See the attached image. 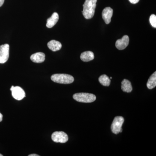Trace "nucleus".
Returning a JSON list of instances; mask_svg holds the SVG:
<instances>
[{"label":"nucleus","mask_w":156,"mask_h":156,"mask_svg":"<svg viewBox=\"0 0 156 156\" xmlns=\"http://www.w3.org/2000/svg\"><path fill=\"white\" fill-rule=\"evenodd\" d=\"M75 100L78 102L91 103L96 100V97L94 94L88 93H78L73 95Z\"/></svg>","instance_id":"nucleus-3"},{"label":"nucleus","mask_w":156,"mask_h":156,"mask_svg":"<svg viewBox=\"0 0 156 156\" xmlns=\"http://www.w3.org/2000/svg\"><path fill=\"white\" fill-rule=\"evenodd\" d=\"M58 15L56 12H54L52 16L47 20V27L48 28L53 27L57 23L58 20Z\"/></svg>","instance_id":"nucleus-11"},{"label":"nucleus","mask_w":156,"mask_h":156,"mask_svg":"<svg viewBox=\"0 0 156 156\" xmlns=\"http://www.w3.org/2000/svg\"><path fill=\"white\" fill-rule=\"evenodd\" d=\"M39 155L36 154H31L29 155V156H39Z\"/></svg>","instance_id":"nucleus-21"},{"label":"nucleus","mask_w":156,"mask_h":156,"mask_svg":"<svg viewBox=\"0 0 156 156\" xmlns=\"http://www.w3.org/2000/svg\"><path fill=\"white\" fill-rule=\"evenodd\" d=\"M30 59L32 61L35 63H41L44 61L45 54L41 52L34 53L31 56Z\"/></svg>","instance_id":"nucleus-10"},{"label":"nucleus","mask_w":156,"mask_h":156,"mask_svg":"<svg viewBox=\"0 0 156 156\" xmlns=\"http://www.w3.org/2000/svg\"><path fill=\"white\" fill-rule=\"evenodd\" d=\"M110 79H112V77H110Z\"/></svg>","instance_id":"nucleus-24"},{"label":"nucleus","mask_w":156,"mask_h":156,"mask_svg":"<svg viewBox=\"0 0 156 156\" xmlns=\"http://www.w3.org/2000/svg\"><path fill=\"white\" fill-rule=\"evenodd\" d=\"M52 140L54 142L65 143L68 140L67 134L63 131H56L52 134Z\"/></svg>","instance_id":"nucleus-5"},{"label":"nucleus","mask_w":156,"mask_h":156,"mask_svg":"<svg viewBox=\"0 0 156 156\" xmlns=\"http://www.w3.org/2000/svg\"><path fill=\"white\" fill-rule=\"evenodd\" d=\"M150 22L153 27L156 28V16L155 14H152L150 17Z\"/></svg>","instance_id":"nucleus-17"},{"label":"nucleus","mask_w":156,"mask_h":156,"mask_svg":"<svg viewBox=\"0 0 156 156\" xmlns=\"http://www.w3.org/2000/svg\"><path fill=\"white\" fill-rule=\"evenodd\" d=\"M113 10L110 7H107L104 9L102 12V18L106 24H109L111 21Z\"/></svg>","instance_id":"nucleus-9"},{"label":"nucleus","mask_w":156,"mask_h":156,"mask_svg":"<svg viewBox=\"0 0 156 156\" xmlns=\"http://www.w3.org/2000/svg\"><path fill=\"white\" fill-rule=\"evenodd\" d=\"M122 89L123 92H131L132 91V87L131 82L126 79H124L122 82Z\"/></svg>","instance_id":"nucleus-14"},{"label":"nucleus","mask_w":156,"mask_h":156,"mask_svg":"<svg viewBox=\"0 0 156 156\" xmlns=\"http://www.w3.org/2000/svg\"><path fill=\"white\" fill-rule=\"evenodd\" d=\"M97 0H86L83 5V9L82 13L86 19L92 18L95 14Z\"/></svg>","instance_id":"nucleus-1"},{"label":"nucleus","mask_w":156,"mask_h":156,"mask_svg":"<svg viewBox=\"0 0 156 156\" xmlns=\"http://www.w3.org/2000/svg\"><path fill=\"white\" fill-rule=\"evenodd\" d=\"M94 54L92 51H86L81 54L80 58L82 61L89 62L93 60L94 58Z\"/></svg>","instance_id":"nucleus-13"},{"label":"nucleus","mask_w":156,"mask_h":156,"mask_svg":"<svg viewBox=\"0 0 156 156\" xmlns=\"http://www.w3.org/2000/svg\"><path fill=\"white\" fill-rule=\"evenodd\" d=\"M98 81L101 85L105 87H108L110 84V79L106 75L101 76L98 78Z\"/></svg>","instance_id":"nucleus-16"},{"label":"nucleus","mask_w":156,"mask_h":156,"mask_svg":"<svg viewBox=\"0 0 156 156\" xmlns=\"http://www.w3.org/2000/svg\"><path fill=\"white\" fill-rule=\"evenodd\" d=\"M9 48L8 44L0 46V63L3 64L8 61L9 56Z\"/></svg>","instance_id":"nucleus-6"},{"label":"nucleus","mask_w":156,"mask_h":156,"mask_svg":"<svg viewBox=\"0 0 156 156\" xmlns=\"http://www.w3.org/2000/svg\"><path fill=\"white\" fill-rule=\"evenodd\" d=\"M3 119V115L0 113V122H2V121Z\"/></svg>","instance_id":"nucleus-20"},{"label":"nucleus","mask_w":156,"mask_h":156,"mask_svg":"<svg viewBox=\"0 0 156 156\" xmlns=\"http://www.w3.org/2000/svg\"><path fill=\"white\" fill-rule=\"evenodd\" d=\"M2 155L1 154H0V156H2Z\"/></svg>","instance_id":"nucleus-23"},{"label":"nucleus","mask_w":156,"mask_h":156,"mask_svg":"<svg viewBox=\"0 0 156 156\" xmlns=\"http://www.w3.org/2000/svg\"><path fill=\"white\" fill-rule=\"evenodd\" d=\"M129 42V37L127 35L124 36L122 39L117 40L115 43V46L119 50H123L127 48Z\"/></svg>","instance_id":"nucleus-8"},{"label":"nucleus","mask_w":156,"mask_h":156,"mask_svg":"<svg viewBox=\"0 0 156 156\" xmlns=\"http://www.w3.org/2000/svg\"><path fill=\"white\" fill-rule=\"evenodd\" d=\"M122 128H121V130H120V132H122Z\"/></svg>","instance_id":"nucleus-22"},{"label":"nucleus","mask_w":156,"mask_h":156,"mask_svg":"<svg viewBox=\"0 0 156 156\" xmlns=\"http://www.w3.org/2000/svg\"><path fill=\"white\" fill-rule=\"evenodd\" d=\"M51 79L55 83L63 84H71L74 81L73 76L66 74H53L51 76Z\"/></svg>","instance_id":"nucleus-2"},{"label":"nucleus","mask_w":156,"mask_h":156,"mask_svg":"<svg viewBox=\"0 0 156 156\" xmlns=\"http://www.w3.org/2000/svg\"><path fill=\"white\" fill-rule=\"evenodd\" d=\"M48 48L52 50V51H58L60 50L62 48V44L60 42L55 40H52L48 42Z\"/></svg>","instance_id":"nucleus-12"},{"label":"nucleus","mask_w":156,"mask_h":156,"mask_svg":"<svg viewBox=\"0 0 156 156\" xmlns=\"http://www.w3.org/2000/svg\"><path fill=\"white\" fill-rule=\"evenodd\" d=\"M156 86V72L154 73L150 77L147 84V87L148 89H154Z\"/></svg>","instance_id":"nucleus-15"},{"label":"nucleus","mask_w":156,"mask_h":156,"mask_svg":"<svg viewBox=\"0 0 156 156\" xmlns=\"http://www.w3.org/2000/svg\"><path fill=\"white\" fill-rule=\"evenodd\" d=\"M4 2H5V0H0V7L2 6Z\"/></svg>","instance_id":"nucleus-19"},{"label":"nucleus","mask_w":156,"mask_h":156,"mask_svg":"<svg viewBox=\"0 0 156 156\" xmlns=\"http://www.w3.org/2000/svg\"><path fill=\"white\" fill-rule=\"evenodd\" d=\"M11 90L12 96L16 100H21L25 97V92L21 87L12 86Z\"/></svg>","instance_id":"nucleus-7"},{"label":"nucleus","mask_w":156,"mask_h":156,"mask_svg":"<svg viewBox=\"0 0 156 156\" xmlns=\"http://www.w3.org/2000/svg\"><path fill=\"white\" fill-rule=\"evenodd\" d=\"M129 2L133 4H136L139 2L140 0H129Z\"/></svg>","instance_id":"nucleus-18"},{"label":"nucleus","mask_w":156,"mask_h":156,"mask_svg":"<svg viewBox=\"0 0 156 156\" xmlns=\"http://www.w3.org/2000/svg\"><path fill=\"white\" fill-rule=\"evenodd\" d=\"M124 119L122 116H117L115 118L111 126L112 132L114 134H117L120 133V130L122 128Z\"/></svg>","instance_id":"nucleus-4"}]
</instances>
